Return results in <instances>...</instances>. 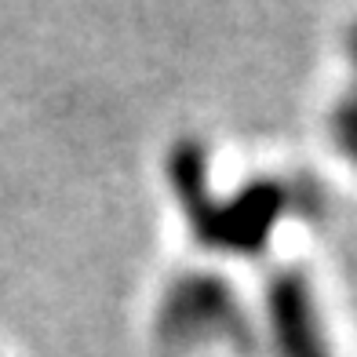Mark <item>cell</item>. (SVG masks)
<instances>
[{"label": "cell", "instance_id": "6da1fadb", "mask_svg": "<svg viewBox=\"0 0 357 357\" xmlns=\"http://www.w3.org/2000/svg\"><path fill=\"white\" fill-rule=\"evenodd\" d=\"M153 339L168 354H193L212 343L237 357L259 354V332L245 303L230 278L215 270H186L168 281L153 310Z\"/></svg>", "mask_w": 357, "mask_h": 357}, {"label": "cell", "instance_id": "7a4b0ae2", "mask_svg": "<svg viewBox=\"0 0 357 357\" xmlns=\"http://www.w3.org/2000/svg\"><path fill=\"white\" fill-rule=\"evenodd\" d=\"M296 201H291V186L273 175H255L230 197H219L208 222L201 226L193 241L208 252L222 255H259L270 237Z\"/></svg>", "mask_w": 357, "mask_h": 357}, {"label": "cell", "instance_id": "3957f363", "mask_svg": "<svg viewBox=\"0 0 357 357\" xmlns=\"http://www.w3.org/2000/svg\"><path fill=\"white\" fill-rule=\"evenodd\" d=\"M263 306L278 357H332L310 278L303 270L288 266L273 273L263 291Z\"/></svg>", "mask_w": 357, "mask_h": 357}, {"label": "cell", "instance_id": "277c9868", "mask_svg": "<svg viewBox=\"0 0 357 357\" xmlns=\"http://www.w3.org/2000/svg\"><path fill=\"white\" fill-rule=\"evenodd\" d=\"M168 186H172V197L178 201L183 215L190 222V230L197 234L201 226L208 222L215 208V193H212V183H208V172H212V157H208V146L197 139V135H183L172 142L168 150Z\"/></svg>", "mask_w": 357, "mask_h": 357}, {"label": "cell", "instance_id": "5b68a950", "mask_svg": "<svg viewBox=\"0 0 357 357\" xmlns=\"http://www.w3.org/2000/svg\"><path fill=\"white\" fill-rule=\"evenodd\" d=\"M328 135L335 142V150L357 168V91L354 88L332 106V113H328Z\"/></svg>", "mask_w": 357, "mask_h": 357}, {"label": "cell", "instance_id": "8992f818", "mask_svg": "<svg viewBox=\"0 0 357 357\" xmlns=\"http://www.w3.org/2000/svg\"><path fill=\"white\" fill-rule=\"evenodd\" d=\"M347 52H350V59H354V66H357V26L350 29V37H347Z\"/></svg>", "mask_w": 357, "mask_h": 357}]
</instances>
